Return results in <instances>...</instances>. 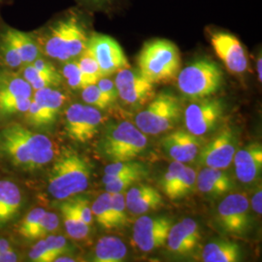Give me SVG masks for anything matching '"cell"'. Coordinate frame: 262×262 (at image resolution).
Instances as JSON below:
<instances>
[{
    "label": "cell",
    "mask_w": 262,
    "mask_h": 262,
    "mask_svg": "<svg viewBox=\"0 0 262 262\" xmlns=\"http://www.w3.org/2000/svg\"><path fill=\"white\" fill-rule=\"evenodd\" d=\"M56 262H73L75 261V259H73L72 257H69V256H64V255H59L58 257H56L55 259Z\"/></svg>",
    "instance_id": "11a10c76"
},
{
    "label": "cell",
    "mask_w": 262,
    "mask_h": 262,
    "mask_svg": "<svg viewBox=\"0 0 262 262\" xmlns=\"http://www.w3.org/2000/svg\"><path fill=\"white\" fill-rule=\"evenodd\" d=\"M127 253L126 246L120 238L108 236L101 238L95 247L94 261L121 262Z\"/></svg>",
    "instance_id": "603a6c76"
},
{
    "label": "cell",
    "mask_w": 262,
    "mask_h": 262,
    "mask_svg": "<svg viewBox=\"0 0 262 262\" xmlns=\"http://www.w3.org/2000/svg\"><path fill=\"white\" fill-rule=\"evenodd\" d=\"M0 33L18 52L24 64H30L40 56V50L32 32L11 28L0 17Z\"/></svg>",
    "instance_id": "ac0fdd59"
},
{
    "label": "cell",
    "mask_w": 262,
    "mask_h": 262,
    "mask_svg": "<svg viewBox=\"0 0 262 262\" xmlns=\"http://www.w3.org/2000/svg\"><path fill=\"white\" fill-rule=\"evenodd\" d=\"M92 33L88 15L79 8L66 10L32 32L40 52L61 62L82 55Z\"/></svg>",
    "instance_id": "6da1fadb"
},
{
    "label": "cell",
    "mask_w": 262,
    "mask_h": 262,
    "mask_svg": "<svg viewBox=\"0 0 262 262\" xmlns=\"http://www.w3.org/2000/svg\"><path fill=\"white\" fill-rule=\"evenodd\" d=\"M233 161L239 181L244 184L253 183L261 173V144L253 143L236 151Z\"/></svg>",
    "instance_id": "e0dca14e"
},
{
    "label": "cell",
    "mask_w": 262,
    "mask_h": 262,
    "mask_svg": "<svg viewBox=\"0 0 262 262\" xmlns=\"http://www.w3.org/2000/svg\"><path fill=\"white\" fill-rule=\"evenodd\" d=\"M31 64L34 66L35 68H37L38 70H40L42 72H45V73L50 74V75L61 76L58 73V71L56 70L55 66H53L51 62H49L46 59L41 58L40 56L36 58Z\"/></svg>",
    "instance_id": "c3c4849f"
},
{
    "label": "cell",
    "mask_w": 262,
    "mask_h": 262,
    "mask_svg": "<svg viewBox=\"0 0 262 262\" xmlns=\"http://www.w3.org/2000/svg\"><path fill=\"white\" fill-rule=\"evenodd\" d=\"M200 239L198 224L194 220L187 217L170 227L166 244L171 253L186 255L196 248Z\"/></svg>",
    "instance_id": "2e32d148"
},
{
    "label": "cell",
    "mask_w": 262,
    "mask_h": 262,
    "mask_svg": "<svg viewBox=\"0 0 262 262\" xmlns=\"http://www.w3.org/2000/svg\"><path fill=\"white\" fill-rule=\"evenodd\" d=\"M195 183H196V172L193 169L186 166L169 199L176 200V199L186 196L192 191Z\"/></svg>",
    "instance_id": "1f68e13d"
},
{
    "label": "cell",
    "mask_w": 262,
    "mask_h": 262,
    "mask_svg": "<svg viewBox=\"0 0 262 262\" xmlns=\"http://www.w3.org/2000/svg\"><path fill=\"white\" fill-rule=\"evenodd\" d=\"M224 105L219 99L204 98L194 100L185 110V124L187 130L197 137L212 130L222 118Z\"/></svg>",
    "instance_id": "7c38bea8"
},
{
    "label": "cell",
    "mask_w": 262,
    "mask_h": 262,
    "mask_svg": "<svg viewBox=\"0 0 262 262\" xmlns=\"http://www.w3.org/2000/svg\"><path fill=\"white\" fill-rule=\"evenodd\" d=\"M50 148L53 144L47 136L33 133L18 123L0 131V151L16 166L26 167L33 152Z\"/></svg>",
    "instance_id": "8992f818"
},
{
    "label": "cell",
    "mask_w": 262,
    "mask_h": 262,
    "mask_svg": "<svg viewBox=\"0 0 262 262\" xmlns=\"http://www.w3.org/2000/svg\"><path fill=\"white\" fill-rule=\"evenodd\" d=\"M92 175L86 159L73 150H64L56 159L49 178V192L58 200H64L84 191Z\"/></svg>",
    "instance_id": "3957f363"
},
{
    "label": "cell",
    "mask_w": 262,
    "mask_h": 262,
    "mask_svg": "<svg viewBox=\"0 0 262 262\" xmlns=\"http://www.w3.org/2000/svg\"><path fill=\"white\" fill-rule=\"evenodd\" d=\"M29 259L34 262H52L54 261L53 256L49 251L45 239L39 240L35 246L30 250L28 253Z\"/></svg>",
    "instance_id": "b9f144b4"
},
{
    "label": "cell",
    "mask_w": 262,
    "mask_h": 262,
    "mask_svg": "<svg viewBox=\"0 0 262 262\" xmlns=\"http://www.w3.org/2000/svg\"><path fill=\"white\" fill-rule=\"evenodd\" d=\"M137 64L139 72L150 83L167 84L176 80L181 70V54L173 42L154 39L141 49Z\"/></svg>",
    "instance_id": "7a4b0ae2"
},
{
    "label": "cell",
    "mask_w": 262,
    "mask_h": 262,
    "mask_svg": "<svg viewBox=\"0 0 262 262\" xmlns=\"http://www.w3.org/2000/svg\"><path fill=\"white\" fill-rule=\"evenodd\" d=\"M58 225H59L58 216L55 213L46 211L45 214L42 216V219L40 220L37 230L35 232L33 239H39L51 234L58 228Z\"/></svg>",
    "instance_id": "ab89813d"
},
{
    "label": "cell",
    "mask_w": 262,
    "mask_h": 262,
    "mask_svg": "<svg viewBox=\"0 0 262 262\" xmlns=\"http://www.w3.org/2000/svg\"><path fill=\"white\" fill-rule=\"evenodd\" d=\"M86 50L93 55L104 77L111 76L123 68L130 67L121 45L108 35L93 32Z\"/></svg>",
    "instance_id": "ba28073f"
},
{
    "label": "cell",
    "mask_w": 262,
    "mask_h": 262,
    "mask_svg": "<svg viewBox=\"0 0 262 262\" xmlns=\"http://www.w3.org/2000/svg\"><path fill=\"white\" fill-rule=\"evenodd\" d=\"M161 145L171 159L182 163L194 160L201 150L198 137L184 129L174 131L163 137Z\"/></svg>",
    "instance_id": "9a60e30c"
},
{
    "label": "cell",
    "mask_w": 262,
    "mask_h": 262,
    "mask_svg": "<svg viewBox=\"0 0 262 262\" xmlns=\"http://www.w3.org/2000/svg\"><path fill=\"white\" fill-rule=\"evenodd\" d=\"M96 84L99 88V90L109 98L112 104L117 101V99L119 98V93L115 82L109 78V76L102 77L101 79H99Z\"/></svg>",
    "instance_id": "7dc6e473"
},
{
    "label": "cell",
    "mask_w": 262,
    "mask_h": 262,
    "mask_svg": "<svg viewBox=\"0 0 262 262\" xmlns=\"http://www.w3.org/2000/svg\"><path fill=\"white\" fill-rule=\"evenodd\" d=\"M0 82H1V78H0Z\"/></svg>",
    "instance_id": "6f0895ef"
},
{
    "label": "cell",
    "mask_w": 262,
    "mask_h": 262,
    "mask_svg": "<svg viewBox=\"0 0 262 262\" xmlns=\"http://www.w3.org/2000/svg\"><path fill=\"white\" fill-rule=\"evenodd\" d=\"M21 194L10 181H0V225H6L19 214Z\"/></svg>",
    "instance_id": "44dd1931"
},
{
    "label": "cell",
    "mask_w": 262,
    "mask_h": 262,
    "mask_svg": "<svg viewBox=\"0 0 262 262\" xmlns=\"http://www.w3.org/2000/svg\"><path fill=\"white\" fill-rule=\"evenodd\" d=\"M28 121L30 124L36 125V126H43L49 125L56 121V117L53 114L44 109L43 107L39 106L35 101H31L30 106L27 111Z\"/></svg>",
    "instance_id": "8d00e7d4"
},
{
    "label": "cell",
    "mask_w": 262,
    "mask_h": 262,
    "mask_svg": "<svg viewBox=\"0 0 262 262\" xmlns=\"http://www.w3.org/2000/svg\"><path fill=\"white\" fill-rule=\"evenodd\" d=\"M83 120L84 105L75 103L70 105L66 114V129L67 135L79 143H83Z\"/></svg>",
    "instance_id": "83f0119b"
},
{
    "label": "cell",
    "mask_w": 262,
    "mask_h": 262,
    "mask_svg": "<svg viewBox=\"0 0 262 262\" xmlns=\"http://www.w3.org/2000/svg\"><path fill=\"white\" fill-rule=\"evenodd\" d=\"M216 219L226 233L243 236L251 226L249 200L241 193L225 197L217 206Z\"/></svg>",
    "instance_id": "9c48e42d"
},
{
    "label": "cell",
    "mask_w": 262,
    "mask_h": 262,
    "mask_svg": "<svg viewBox=\"0 0 262 262\" xmlns=\"http://www.w3.org/2000/svg\"><path fill=\"white\" fill-rule=\"evenodd\" d=\"M131 173H139L146 176L148 174V170L143 163L133 161V160L111 162L105 168V174H131Z\"/></svg>",
    "instance_id": "d590c367"
},
{
    "label": "cell",
    "mask_w": 262,
    "mask_h": 262,
    "mask_svg": "<svg viewBox=\"0 0 262 262\" xmlns=\"http://www.w3.org/2000/svg\"><path fill=\"white\" fill-rule=\"evenodd\" d=\"M7 2H8V0H0V5H2L4 3H7Z\"/></svg>",
    "instance_id": "9f6ffc18"
},
{
    "label": "cell",
    "mask_w": 262,
    "mask_h": 262,
    "mask_svg": "<svg viewBox=\"0 0 262 262\" xmlns=\"http://www.w3.org/2000/svg\"><path fill=\"white\" fill-rule=\"evenodd\" d=\"M31 101V98H16L0 102V113L3 115L26 113L28 111Z\"/></svg>",
    "instance_id": "60d3db41"
},
{
    "label": "cell",
    "mask_w": 262,
    "mask_h": 262,
    "mask_svg": "<svg viewBox=\"0 0 262 262\" xmlns=\"http://www.w3.org/2000/svg\"><path fill=\"white\" fill-rule=\"evenodd\" d=\"M198 189L208 195L220 196L228 192L232 187L230 177L223 169L203 168L196 178Z\"/></svg>",
    "instance_id": "ffe728a7"
},
{
    "label": "cell",
    "mask_w": 262,
    "mask_h": 262,
    "mask_svg": "<svg viewBox=\"0 0 262 262\" xmlns=\"http://www.w3.org/2000/svg\"><path fill=\"white\" fill-rule=\"evenodd\" d=\"M144 177L139 176V175H132V176H127L123 178L119 179L115 182L109 183L106 186V191L109 193H119V192H123L126 188H129L131 186H133L135 183L140 181L141 179Z\"/></svg>",
    "instance_id": "bcb514c9"
},
{
    "label": "cell",
    "mask_w": 262,
    "mask_h": 262,
    "mask_svg": "<svg viewBox=\"0 0 262 262\" xmlns=\"http://www.w3.org/2000/svg\"><path fill=\"white\" fill-rule=\"evenodd\" d=\"M45 241L47 244L49 251L53 256V259L55 261L56 257L59 255L63 254L67 252L68 246L66 239L62 236H57V235H50L45 238Z\"/></svg>",
    "instance_id": "7bdbcfd3"
},
{
    "label": "cell",
    "mask_w": 262,
    "mask_h": 262,
    "mask_svg": "<svg viewBox=\"0 0 262 262\" xmlns=\"http://www.w3.org/2000/svg\"><path fill=\"white\" fill-rule=\"evenodd\" d=\"M262 58L261 55H259V56L257 57V60H256V72H257V78H258V81L261 82L262 81Z\"/></svg>",
    "instance_id": "db71d44e"
},
{
    "label": "cell",
    "mask_w": 262,
    "mask_h": 262,
    "mask_svg": "<svg viewBox=\"0 0 262 262\" xmlns=\"http://www.w3.org/2000/svg\"><path fill=\"white\" fill-rule=\"evenodd\" d=\"M66 94L63 93L52 86H48L36 90L32 100L56 117L59 109L66 102Z\"/></svg>",
    "instance_id": "4316f807"
},
{
    "label": "cell",
    "mask_w": 262,
    "mask_h": 262,
    "mask_svg": "<svg viewBox=\"0 0 262 262\" xmlns=\"http://www.w3.org/2000/svg\"><path fill=\"white\" fill-rule=\"evenodd\" d=\"M111 196L112 194L107 191L101 193L92 205L93 215L95 216L99 225L107 230L117 229L113 214Z\"/></svg>",
    "instance_id": "484cf974"
},
{
    "label": "cell",
    "mask_w": 262,
    "mask_h": 262,
    "mask_svg": "<svg viewBox=\"0 0 262 262\" xmlns=\"http://www.w3.org/2000/svg\"><path fill=\"white\" fill-rule=\"evenodd\" d=\"M102 116L97 108L91 105H84V120H83V143L92 140L98 133Z\"/></svg>",
    "instance_id": "f1b7e54d"
},
{
    "label": "cell",
    "mask_w": 262,
    "mask_h": 262,
    "mask_svg": "<svg viewBox=\"0 0 262 262\" xmlns=\"http://www.w3.org/2000/svg\"><path fill=\"white\" fill-rule=\"evenodd\" d=\"M82 97L85 103L100 110L108 108L112 104L109 98L99 90L96 84H90L83 89Z\"/></svg>",
    "instance_id": "836d02e7"
},
{
    "label": "cell",
    "mask_w": 262,
    "mask_h": 262,
    "mask_svg": "<svg viewBox=\"0 0 262 262\" xmlns=\"http://www.w3.org/2000/svg\"><path fill=\"white\" fill-rule=\"evenodd\" d=\"M32 88L23 77H12L0 82V102L16 99L31 98Z\"/></svg>",
    "instance_id": "d4e9b609"
},
{
    "label": "cell",
    "mask_w": 262,
    "mask_h": 262,
    "mask_svg": "<svg viewBox=\"0 0 262 262\" xmlns=\"http://www.w3.org/2000/svg\"><path fill=\"white\" fill-rule=\"evenodd\" d=\"M182 113L178 97L162 93L154 97L149 106L136 116V126L144 134L158 135L172 129L180 121Z\"/></svg>",
    "instance_id": "52a82bcc"
},
{
    "label": "cell",
    "mask_w": 262,
    "mask_h": 262,
    "mask_svg": "<svg viewBox=\"0 0 262 262\" xmlns=\"http://www.w3.org/2000/svg\"><path fill=\"white\" fill-rule=\"evenodd\" d=\"M114 82L119 97L127 105L139 108L155 97V84L142 75L139 70L123 68L117 72Z\"/></svg>",
    "instance_id": "30bf717a"
},
{
    "label": "cell",
    "mask_w": 262,
    "mask_h": 262,
    "mask_svg": "<svg viewBox=\"0 0 262 262\" xmlns=\"http://www.w3.org/2000/svg\"><path fill=\"white\" fill-rule=\"evenodd\" d=\"M69 203L77 213V215L81 217V220L88 225L93 223V213L92 208L89 206V201L83 198H76L74 200H69Z\"/></svg>",
    "instance_id": "f6af8a7d"
},
{
    "label": "cell",
    "mask_w": 262,
    "mask_h": 262,
    "mask_svg": "<svg viewBox=\"0 0 262 262\" xmlns=\"http://www.w3.org/2000/svg\"><path fill=\"white\" fill-rule=\"evenodd\" d=\"M115 0H79V2L86 8L105 9L111 5Z\"/></svg>",
    "instance_id": "681fc988"
},
{
    "label": "cell",
    "mask_w": 262,
    "mask_h": 262,
    "mask_svg": "<svg viewBox=\"0 0 262 262\" xmlns=\"http://www.w3.org/2000/svg\"><path fill=\"white\" fill-rule=\"evenodd\" d=\"M77 62L90 84H96L99 79L104 77L97 61L86 49L82 55L78 56Z\"/></svg>",
    "instance_id": "f546056e"
},
{
    "label": "cell",
    "mask_w": 262,
    "mask_h": 262,
    "mask_svg": "<svg viewBox=\"0 0 262 262\" xmlns=\"http://www.w3.org/2000/svg\"><path fill=\"white\" fill-rule=\"evenodd\" d=\"M210 41L216 56L228 71L233 74H243L248 68V57L241 41L226 31L212 32Z\"/></svg>",
    "instance_id": "5bb4252c"
},
{
    "label": "cell",
    "mask_w": 262,
    "mask_h": 262,
    "mask_svg": "<svg viewBox=\"0 0 262 262\" xmlns=\"http://www.w3.org/2000/svg\"><path fill=\"white\" fill-rule=\"evenodd\" d=\"M10 250H13L9 242L5 239H0V253H3V252H7Z\"/></svg>",
    "instance_id": "f5cc1de1"
},
{
    "label": "cell",
    "mask_w": 262,
    "mask_h": 262,
    "mask_svg": "<svg viewBox=\"0 0 262 262\" xmlns=\"http://www.w3.org/2000/svg\"><path fill=\"white\" fill-rule=\"evenodd\" d=\"M241 258V248L229 240H217L207 244L202 251L205 262H234Z\"/></svg>",
    "instance_id": "7402d4cb"
},
{
    "label": "cell",
    "mask_w": 262,
    "mask_h": 262,
    "mask_svg": "<svg viewBox=\"0 0 262 262\" xmlns=\"http://www.w3.org/2000/svg\"><path fill=\"white\" fill-rule=\"evenodd\" d=\"M45 212H46V210H44L42 208H35V209L31 210L19 225V234L25 238L33 239L35 232L37 230L40 220L42 219Z\"/></svg>",
    "instance_id": "e575fe53"
},
{
    "label": "cell",
    "mask_w": 262,
    "mask_h": 262,
    "mask_svg": "<svg viewBox=\"0 0 262 262\" xmlns=\"http://www.w3.org/2000/svg\"><path fill=\"white\" fill-rule=\"evenodd\" d=\"M237 144L234 132L225 127L200 150L197 156L199 162L207 167L227 168L233 161Z\"/></svg>",
    "instance_id": "4fadbf2b"
},
{
    "label": "cell",
    "mask_w": 262,
    "mask_h": 262,
    "mask_svg": "<svg viewBox=\"0 0 262 262\" xmlns=\"http://www.w3.org/2000/svg\"><path fill=\"white\" fill-rule=\"evenodd\" d=\"M15 261H18V254L14 252V250L0 253V262Z\"/></svg>",
    "instance_id": "816d5d0a"
},
{
    "label": "cell",
    "mask_w": 262,
    "mask_h": 262,
    "mask_svg": "<svg viewBox=\"0 0 262 262\" xmlns=\"http://www.w3.org/2000/svg\"><path fill=\"white\" fill-rule=\"evenodd\" d=\"M111 203H112L113 214L115 219L116 228H122L127 224V214H126V204L125 195L123 192L111 193Z\"/></svg>",
    "instance_id": "f35d334b"
},
{
    "label": "cell",
    "mask_w": 262,
    "mask_h": 262,
    "mask_svg": "<svg viewBox=\"0 0 262 262\" xmlns=\"http://www.w3.org/2000/svg\"><path fill=\"white\" fill-rule=\"evenodd\" d=\"M186 167V165H184V163L178 162V161H173L170 165L168 169L166 171V173L163 175V177L161 179V187L164 191V193L166 194V196L170 198L172 191L174 189V187H176L179 180L181 178V175L184 171V169Z\"/></svg>",
    "instance_id": "d6a6232c"
},
{
    "label": "cell",
    "mask_w": 262,
    "mask_h": 262,
    "mask_svg": "<svg viewBox=\"0 0 262 262\" xmlns=\"http://www.w3.org/2000/svg\"><path fill=\"white\" fill-rule=\"evenodd\" d=\"M148 144L145 134L130 122L110 126L101 142V151L111 162L128 161L139 157Z\"/></svg>",
    "instance_id": "5b68a950"
},
{
    "label": "cell",
    "mask_w": 262,
    "mask_h": 262,
    "mask_svg": "<svg viewBox=\"0 0 262 262\" xmlns=\"http://www.w3.org/2000/svg\"><path fill=\"white\" fill-rule=\"evenodd\" d=\"M60 212L63 216L66 231L71 238L82 240L89 236L90 225L84 224L81 217L77 215L69 201H66L60 205Z\"/></svg>",
    "instance_id": "cb8c5ba5"
},
{
    "label": "cell",
    "mask_w": 262,
    "mask_h": 262,
    "mask_svg": "<svg viewBox=\"0 0 262 262\" xmlns=\"http://www.w3.org/2000/svg\"><path fill=\"white\" fill-rule=\"evenodd\" d=\"M54 156H55V151L53 148L35 151L31 155L26 168L28 170L39 168V167L43 166L44 164L50 162L54 158Z\"/></svg>",
    "instance_id": "ee69618b"
},
{
    "label": "cell",
    "mask_w": 262,
    "mask_h": 262,
    "mask_svg": "<svg viewBox=\"0 0 262 262\" xmlns=\"http://www.w3.org/2000/svg\"><path fill=\"white\" fill-rule=\"evenodd\" d=\"M126 208L134 215H142L162 206L163 199L155 187L148 185L131 186L125 196Z\"/></svg>",
    "instance_id": "d6986e66"
},
{
    "label": "cell",
    "mask_w": 262,
    "mask_h": 262,
    "mask_svg": "<svg viewBox=\"0 0 262 262\" xmlns=\"http://www.w3.org/2000/svg\"><path fill=\"white\" fill-rule=\"evenodd\" d=\"M0 57L4 62V64L12 69L19 68L24 64L17 50L12 46L9 41L1 33H0Z\"/></svg>",
    "instance_id": "74e56055"
},
{
    "label": "cell",
    "mask_w": 262,
    "mask_h": 262,
    "mask_svg": "<svg viewBox=\"0 0 262 262\" xmlns=\"http://www.w3.org/2000/svg\"><path fill=\"white\" fill-rule=\"evenodd\" d=\"M252 206L256 214L261 215L262 213V191L261 188H259L253 195L252 199Z\"/></svg>",
    "instance_id": "f907efd6"
},
{
    "label": "cell",
    "mask_w": 262,
    "mask_h": 262,
    "mask_svg": "<svg viewBox=\"0 0 262 262\" xmlns=\"http://www.w3.org/2000/svg\"><path fill=\"white\" fill-rule=\"evenodd\" d=\"M61 77H63L68 85L73 90H83L90 85L89 81L82 73L77 60H68L62 67Z\"/></svg>",
    "instance_id": "4dcf8cb0"
},
{
    "label": "cell",
    "mask_w": 262,
    "mask_h": 262,
    "mask_svg": "<svg viewBox=\"0 0 262 262\" xmlns=\"http://www.w3.org/2000/svg\"><path fill=\"white\" fill-rule=\"evenodd\" d=\"M180 92L191 100H200L215 94L224 82V73L215 62L197 59L180 70L176 78Z\"/></svg>",
    "instance_id": "277c9868"
},
{
    "label": "cell",
    "mask_w": 262,
    "mask_h": 262,
    "mask_svg": "<svg viewBox=\"0 0 262 262\" xmlns=\"http://www.w3.org/2000/svg\"><path fill=\"white\" fill-rule=\"evenodd\" d=\"M172 225L167 216H141L133 225L132 240L140 251L149 253L166 244Z\"/></svg>",
    "instance_id": "8fae6325"
}]
</instances>
